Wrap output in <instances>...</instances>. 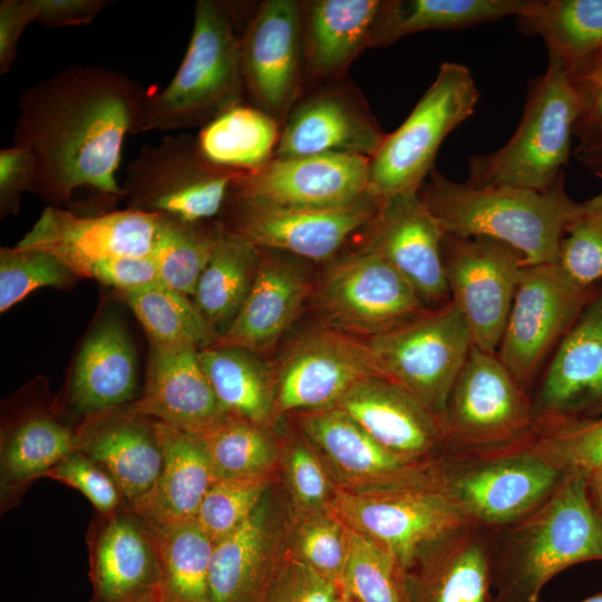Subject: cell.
Returning a JSON list of instances; mask_svg holds the SVG:
<instances>
[{
  "instance_id": "cell-1",
  "label": "cell",
  "mask_w": 602,
  "mask_h": 602,
  "mask_svg": "<svg viewBox=\"0 0 602 602\" xmlns=\"http://www.w3.org/2000/svg\"><path fill=\"white\" fill-rule=\"evenodd\" d=\"M148 93L130 76L71 65L19 96L13 146L35 159L31 193L52 206L87 187L123 200L116 179L125 137L143 132Z\"/></svg>"
},
{
  "instance_id": "cell-2",
  "label": "cell",
  "mask_w": 602,
  "mask_h": 602,
  "mask_svg": "<svg viewBox=\"0 0 602 602\" xmlns=\"http://www.w3.org/2000/svg\"><path fill=\"white\" fill-rule=\"evenodd\" d=\"M420 196L448 235L492 237L518 251L525 265L559 263L561 243L581 211L564 175L547 191L450 181L435 168Z\"/></svg>"
},
{
  "instance_id": "cell-3",
  "label": "cell",
  "mask_w": 602,
  "mask_h": 602,
  "mask_svg": "<svg viewBox=\"0 0 602 602\" xmlns=\"http://www.w3.org/2000/svg\"><path fill=\"white\" fill-rule=\"evenodd\" d=\"M602 561V525L586 496V474H564L532 512L494 532V602H538L550 580Z\"/></svg>"
},
{
  "instance_id": "cell-4",
  "label": "cell",
  "mask_w": 602,
  "mask_h": 602,
  "mask_svg": "<svg viewBox=\"0 0 602 602\" xmlns=\"http://www.w3.org/2000/svg\"><path fill=\"white\" fill-rule=\"evenodd\" d=\"M583 103L584 93L548 57L545 72L528 85L516 130L501 148L469 157L465 184L551 188L569 164L573 126Z\"/></svg>"
},
{
  "instance_id": "cell-5",
  "label": "cell",
  "mask_w": 602,
  "mask_h": 602,
  "mask_svg": "<svg viewBox=\"0 0 602 602\" xmlns=\"http://www.w3.org/2000/svg\"><path fill=\"white\" fill-rule=\"evenodd\" d=\"M244 94L232 11L221 1L198 0L179 68L163 90L147 95L143 132L202 128L241 105Z\"/></svg>"
},
{
  "instance_id": "cell-6",
  "label": "cell",
  "mask_w": 602,
  "mask_h": 602,
  "mask_svg": "<svg viewBox=\"0 0 602 602\" xmlns=\"http://www.w3.org/2000/svg\"><path fill=\"white\" fill-rule=\"evenodd\" d=\"M564 474L521 444L485 453H444L437 482L467 522L497 532L537 507Z\"/></svg>"
},
{
  "instance_id": "cell-7",
  "label": "cell",
  "mask_w": 602,
  "mask_h": 602,
  "mask_svg": "<svg viewBox=\"0 0 602 602\" xmlns=\"http://www.w3.org/2000/svg\"><path fill=\"white\" fill-rule=\"evenodd\" d=\"M479 98L469 69L444 62L405 122L369 159V192L382 201L419 192L447 135L473 115Z\"/></svg>"
},
{
  "instance_id": "cell-8",
  "label": "cell",
  "mask_w": 602,
  "mask_h": 602,
  "mask_svg": "<svg viewBox=\"0 0 602 602\" xmlns=\"http://www.w3.org/2000/svg\"><path fill=\"white\" fill-rule=\"evenodd\" d=\"M365 342L380 373L440 418L474 347L453 300Z\"/></svg>"
},
{
  "instance_id": "cell-9",
  "label": "cell",
  "mask_w": 602,
  "mask_h": 602,
  "mask_svg": "<svg viewBox=\"0 0 602 602\" xmlns=\"http://www.w3.org/2000/svg\"><path fill=\"white\" fill-rule=\"evenodd\" d=\"M445 453L494 452L522 444L533 429L531 395L496 353L473 347L441 416Z\"/></svg>"
},
{
  "instance_id": "cell-10",
  "label": "cell",
  "mask_w": 602,
  "mask_h": 602,
  "mask_svg": "<svg viewBox=\"0 0 602 602\" xmlns=\"http://www.w3.org/2000/svg\"><path fill=\"white\" fill-rule=\"evenodd\" d=\"M242 172L208 162L196 137L181 133L145 144L126 168L123 200L127 208L164 213L190 222L219 214L233 181Z\"/></svg>"
},
{
  "instance_id": "cell-11",
  "label": "cell",
  "mask_w": 602,
  "mask_h": 602,
  "mask_svg": "<svg viewBox=\"0 0 602 602\" xmlns=\"http://www.w3.org/2000/svg\"><path fill=\"white\" fill-rule=\"evenodd\" d=\"M596 287L579 284L559 263L524 265L521 270L496 355L530 395L543 365Z\"/></svg>"
},
{
  "instance_id": "cell-12",
  "label": "cell",
  "mask_w": 602,
  "mask_h": 602,
  "mask_svg": "<svg viewBox=\"0 0 602 602\" xmlns=\"http://www.w3.org/2000/svg\"><path fill=\"white\" fill-rule=\"evenodd\" d=\"M330 509L391 553L400 569L427 544L469 523L439 488L437 460L433 473L419 480L368 493L338 488Z\"/></svg>"
},
{
  "instance_id": "cell-13",
  "label": "cell",
  "mask_w": 602,
  "mask_h": 602,
  "mask_svg": "<svg viewBox=\"0 0 602 602\" xmlns=\"http://www.w3.org/2000/svg\"><path fill=\"white\" fill-rule=\"evenodd\" d=\"M317 300L328 328L366 339L404 326L430 309L394 266L360 250L333 261Z\"/></svg>"
},
{
  "instance_id": "cell-14",
  "label": "cell",
  "mask_w": 602,
  "mask_h": 602,
  "mask_svg": "<svg viewBox=\"0 0 602 602\" xmlns=\"http://www.w3.org/2000/svg\"><path fill=\"white\" fill-rule=\"evenodd\" d=\"M441 252L450 300L463 313L474 347L496 353L525 265L522 254L492 237L448 234Z\"/></svg>"
},
{
  "instance_id": "cell-15",
  "label": "cell",
  "mask_w": 602,
  "mask_h": 602,
  "mask_svg": "<svg viewBox=\"0 0 602 602\" xmlns=\"http://www.w3.org/2000/svg\"><path fill=\"white\" fill-rule=\"evenodd\" d=\"M273 373L276 418L333 408L360 380L382 376L366 342L328 327L297 338Z\"/></svg>"
},
{
  "instance_id": "cell-16",
  "label": "cell",
  "mask_w": 602,
  "mask_h": 602,
  "mask_svg": "<svg viewBox=\"0 0 602 602\" xmlns=\"http://www.w3.org/2000/svg\"><path fill=\"white\" fill-rule=\"evenodd\" d=\"M291 523L287 493L275 482L250 517L214 544L208 602H263L288 557Z\"/></svg>"
},
{
  "instance_id": "cell-17",
  "label": "cell",
  "mask_w": 602,
  "mask_h": 602,
  "mask_svg": "<svg viewBox=\"0 0 602 602\" xmlns=\"http://www.w3.org/2000/svg\"><path fill=\"white\" fill-rule=\"evenodd\" d=\"M380 200L369 194L332 210L287 208L227 195L223 227L262 250L279 251L312 261L332 259L347 239L366 226Z\"/></svg>"
},
{
  "instance_id": "cell-18",
  "label": "cell",
  "mask_w": 602,
  "mask_h": 602,
  "mask_svg": "<svg viewBox=\"0 0 602 602\" xmlns=\"http://www.w3.org/2000/svg\"><path fill=\"white\" fill-rule=\"evenodd\" d=\"M369 159L341 154L273 157L241 173L229 195L287 208L344 207L371 194Z\"/></svg>"
},
{
  "instance_id": "cell-19",
  "label": "cell",
  "mask_w": 602,
  "mask_h": 602,
  "mask_svg": "<svg viewBox=\"0 0 602 602\" xmlns=\"http://www.w3.org/2000/svg\"><path fill=\"white\" fill-rule=\"evenodd\" d=\"M244 90L255 107L278 122L298 99L304 68L301 2H262L241 36Z\"/></svg>"
},
{
  "instance_id": "cell-20",
  "label": "cell",
  "mask_w": 602,
  "mask_h": 602,
  "mask_svg": "<svg viewBox=\"0 0 602 602\" xmlns=\"http://www.w3.org/2000/svg\"><path fill=\"white\" fill-rule=\"evenodd\" d=\"M363 229V243L358 250L375 254L394 266L428 308L450 300L441 252L446 233L419 192L382 200Z\"/></svg>"
},
{
  "instance_id": "cell-21",
  "label": "cell",
  "mask_w": 602,
  "mask_h": 602,
  "mask_svg": "<svg viewBox=\"0 0 602 602\" xmlns=\"http://www.w3.org/2000/svg\"><path fill=\"white\" fill-rule=\"evenodd\" d=\"M157 213L126 208L97 216H78L47 206L29 232L16 244L45 251L76 276L88 278L99 261L151 254Z\"/></svg>"
},
{
  "instance_id": "cell-22",
  "label": "cell",
  "mask_w": 602,
  "mask_h": 602,
  "mask_svg": "<svg viewBox=\"0 0 602 602\" xmlns=\"http://www.w3.org/2000/svg\"><path fill=\"white\" fill-rule=\"evenodd\" d=\"M531 400L534 424L602 415V283L556 346Z\"/></svg>"
},
{
  "instance_id": "cell-23",
  "label": "cell",
  "mask_w": 602,
  "mask_h": 602,
  "mask_svg": "<svg viewBox=\"0 0 602 602\" xmlns=\"http://www.w3.org/2000/svg\"><path fill=\"white\" fill-rule=\"evenodd\" d=\"M300 431L326 462L338 488L368 493L423 479L435 462L411 460L387 449L337 408L295 412Z\"/></svg>"
},
{
  "instance_id": "cell-24",
  "label": "cell",
  "mask_w": 602,
  "mask_h": 602,
  "mask_svg": "<svg viewBox=\"0 0 602 602\" xmlns=\"http://www.w3.org/2000/svg\"><path fill=\"white\" fill-rule=\"evenodd\" d=\"M402 602H494V532L463 524L401 569Z\"/></svg>"
},
{
  "instance_id": "cell-25",
  "label": "cell",
  "mask_w": 602,
  "mask_h": 602,
  "mask_svg": "<svg viewBox=\"0 0 602 602\" xmlns=\"http://www.w3.org/2000/svg\"><path fill=\"white\" fill-rule=\"evenodd\" d=\"M386 136L359 97L333 88L294 105L273 157L341 154L371 158Z\"/></svg>"
},
{
  "instance_id": "cell-26",
  "label": "cell",
  "mask_w": 602,
  "mask_h": 602,
  "mask_svg": "<svg viewBox=\"0 0 602 602\" xmlns=\"http://www.w3.org/2000/svg\"><path fill=\"white\" fill-rule=\"evenodd\" d=\"M380 445L411 460H429L446 450L441 418L382 376L357 382L336 407Z\"/></svg>"
},
{
  "instance_id": "cell-27",
  "label": "cell",
  "mask_w": 602,
  "mask_h": 602,
  "mask_svg": "<svg viewBox=\"0 0 602 602\" xmlns=\"http://www.w3.org/2000/svg\"><path fill=\"white\" fill-rule=\"evenodd\" d=\"M195 348L152 347L142 397L126 409L202 437L230 415L223 409Z\"/></svg>"
},
{
  "instance_id": "cell-28",
  "label": "cell",
  "mask_w": 602,
  "mask_h": 602,
  "mask_svg": "<svg viewBox=\"0 0 602 602\" xmlns=\"http://www.w3.org/2000/svg\"><path fill=\"white\" fill-rule=\"evenodd\" d=\"M91 602H135L159 590L152 531L127 507L100 521L89 535Z\"/></svg>"
},
{
  "instance_id": "cell-29",
  "label": "cell",
  "mask_w": 602,
  "mask_h": 602,
  "mask_svg": "<svg viewBox=\"0 0 602 602\" xmlns=\"http://www.w3.org/2000/svg\"><path fill=\"white\" fill-rule=\"evenodd\" d=\"M88 418L76 431V450L110 476L129 508L153 488L162 470L154 423L127 409Z\"/></svg>"
},
{
  "instance_id": "cell-30",
  "label": "cell",
  "mask_w": 602,
  "mask_h": 602,
  "mask_svg": "<svg viewBox=\"0 0 602 602\" xmlns=\"http://www.w3.org/2000/svg\"><path fill=\"white\" fill-rule=\"evenodd\" d=\"M310 292L309 278L295 260L261 250L259 269L242 307L212 347H241L256 353L272 348L300 314Z\"/></svg>"
},
{
  "instance_id": "cell-31",
  "label": "cell",
  "mask_w": 602,
  "mask_h": 602,
  "mask_svg": "<svg viewBox=\"0 0 602 602\" xmlns=\"http://www.w3.org/2000/svg\"><path fill=\"white\" fill-rule=\"evenodd\" d=\"M163 465L153 488L132 507L147 523L174 524L196 518L217 479L201 437L153 420Z\"/></svg>"
},
{
  "instance_id": "cell-32",
  "label": "cell",
  "mask_w": 602,
  "mask_h": 602,
  "mask_svg": "<svg viewBox=\"0 0 602 602\" xmlns=\"http://www.w3.org/2000/svg\"><path fill=\"white\" fill-rule=\"evenodd\" d=\"M137 392L136 353L125 326L101 319L78 353L69 386V404L87 417L117 409Z\"/></svg>"
},
{
  "instance_id": "cell-33",
  "label": "cell",
  "mask_w": 602,
  "mask_h": 602,
  "mask_svg": "<svg viewBox=\"0 0 602 602\" xmlns=\"http://www.w3.org/2000/svg\"><path fill=\"white\" fill-rule=\"evenodd\" d=\"M381 0L301 2L304 69L315 78L336 77L370 46Z\"/></svg>"
},
{
  "instance_id": "cell-34",
  "label": "cell",
  "mask_w": 602,
  "mask_h": 602,
  "mask_svg": "<svg viewBox=\"0 0 602 602\" xmlns=\"http://www.w3.org/2000/svg\"><path fill=\"white\" fill-rule=\"evenodd\" d=\"M524 33L540 36L571 79L602 50V0H535L515 17Z\"/></svg>"
},
{
  "instance_id": "cell-35",
  "label": "cell",
  "mask_w": 602,
  "mask_h": 602,
  "mask_svg": "<svg viewBox=\"0 0 602 602\" xmlns=\"http://www.w3.org/2000/svg\"><path fill=\"white\" fill-rule=\"evenodd\" d=\"M535 0H388L382 1L369 48L386 47L420 31L457 30L518 17Z\"/></svg>"
},
{
  "instance_id": "cell-36",
  "label": "cell",
  "mask_w": 602,
  "mask_h": 602,
  "mask_svg": "<svg viewBox=\"0 0 602 602\" xmlns=\"http://www.w3.org/2000/svg\"><path fill=\"white\" fill-rule=\"evenodd\" d=\"M198 356L227 415L272 427L276 419L274 373L256 352L241 347H208Z\"/></svg>"
},
{
  "instance_id": "cell-37",
  "label": "cell",
  "mask_w": 602,
  "mask_h": 602,
  "mask_svg": "<svg viewBox=\"0 0 602 602\" xmlns=\"http://www.w3.org/2000/svg\"><path fill=\"white\" fill-rule=\"evenodd\" d=\"M260 260L261 249L220 223L211 256L192 297L219 337L227 330L242 307Z\"/></svg>"
},
{
  "instance_id": "cell-38",
  "label": "cell",
  "mask_w": 602,
  "mask_h": 602,
  "mask_svg": "<svg viewBox=\"0 0 602 602\" xmlns=\"http://www.w3.org/2000/svg\"><path fill=\"white\" fill-rule=\"evenodd\" d=\"M147 524L158 559L161 601L208 602V576L214 543L196 520L174 524Z\"/></svg>"
},
{
  "instance_id": "cell-39",
  "label": "cell",
  "mask_w": 602,
  "mask_h": 602,
  "mask_svg": "<svg viewBox=\"0 0 602 602\" xmlns=\"http://www.w3.org/2000/svg\"><path fill=\"white\" fill-rule=\"evenodd\" d=\"M280 134L275 118L255 106L241 104L202 127L196 139L208 162L243 173L273 158Z\"/></svg>"
},
{
  "instance_id": "cell-40",
  "label": "cell",
  "mask_w": 602,
  "mask_h": 602,
  "mask_svg": "<svg viewBox=\"0 0 602 602\" xmlns=\"http://www.w3.org/2000/svg\"><path fill=\"white\" fill-rule=\"evenodd\" d=\"M119 293L143 326L152 347L203 350L219 338L188 295L163 283Z\"/></svg>"
},
{
  "instance_id": "cell-41",
  "label": "cell",
  "mask_w": 602,
  "mask_h": 602,
  "mask_svg": "<svg viewBox=\"0 0 602 602\" xmlns=\"http://www.w3.org/2000/svg\"><path fill=\"white\" fill-rule=\"evenodd\" d=\"M220 223L190 222L157 213L151 256L161 282L193 297L214 246Z\"/></svg>"
},
{
  "instance_id": "cell-42",
  "label": "cell",
  "mask_w": 602,
  "mask_h": 602,
  "mask_svg": "<svg viewBox=\"0 0 602 602\" xmlns=\"http://www.w3.org/2000/svg\"><path fill=\"white\" fill-rule=\"evenodd\" d=\"M201 439L217 479L273 476L280 469L281 440L271 427L229 416Z\"/></svg>"
},
{
  "instance_id": "cell-43",
  "label": "cell",
  "mask_w": 602,
  "mask_h": 602,
  "mask_svg": "<svg viewBox=\"0 0 602 602\" xmlns=\"http://www.w3.org/2000/svg\"><path fill=\"white\" fill-rule=\"evenodd\" d=\"M76 450V433L49 418L35 417L18 426L1 448L2 493L21 489Z\"/></svg>"
},
{
  "instance_id": "cell-44",
  "label": "cell",
  "mask_w": 602,
  "mask_h": 602,
  "mask_svg": "<svg viewBox=\"0 0 602 602\" xmlns=\"http://www.w3.org/2000/svg\"><path fill=\"white\" fill-rule=\"evenodd\" d=\"M562 474L602 467V415L533 425L521 444Z\"/></svg>"
},
{
  "instance_id": "cell-45",
  "label": "cell",
  "mask_w": 602,
  "mask_h": 602,
  "mask_svg": "<svg viewBox=\"0 0 602 602\" xmlns=\"http://www.w3.org/2000/svg\"><path fill=\"white\" fill-rule=\"evenodd\" d=\"M400 575L401 569L391 553L349 528L339 584L342 593L356 602H402Z\"/></svg>"
},
{
  "instance_id": "cell-46",
  "label": "cell",
  "mask_w": 602,
  "mask_h": 602,
  "mask_svg": "<svg viewBox=\"0 0 602 602\" xmlns=\"http://www.w3.org/2000/svg\"><path fill=\"white\" fill-rule=\"evenodd\" d=\"M279 470L293 516L330 508L338 486L320 453L301 431L281 440Z\"/></svg>"
},
{
  "instance_id": "cell-47",
  "label": "cell",
  "mask_w": 602,
  "mask_h": 602,
  "mask_svg": "<svg viewBox=\"0 0 602 602\" xmlns=\"http://www.w3.org/2000/svg\"><path fill=\"white\" fill-rule=\"evenodd\" d=\"M348 532L330 508L292 515L288 555L339 585L348 553Z\"/></svg>"
},
{
  "instance_id": "cell-48",
  "label": "cell",
  "mask_w": 602,
  "mask_h": 602,
  "mask_svg": "<svg viewBox=\"0 0 602 602\" xmlns=\"http://www.w3.org/2000/svg\"><path fill=\"white\" fill-rule=\"evenodd\" d=\"M276 475L216 479L196 515V522L215 544L239 528L254 512Z\"/></svg>"
},
{
  "instance_id": "cell-49",
  "label": "cell",
  "mask_w": 602,
  "mask_h": 602,
  "mask_svg": "<svg viewBox=\"0 0 602 602\" xmlns=\"http://www.w3.org/2000/svg\"><path fill=\"white\" fill-rule=\"evenodd\" d=\"M76 275L54 255L37 249H0V311L42 287L61 288Z\"/></svg>"
},
{
  "instance_id": "cell-50",
  "label": "cell",
  "mask_w": 602,
  "mask_h": 602,
  "mask_svg": "<svg viewBox=\"0 0 602 602\" xmlns=\"http://www.w3.org/2000/svg\"><path fill=\"white\" fill-rule=\"evenodd\" d=\"M559 264L583 287L602 283V191L581 202L561 243Z\"/></svg>"
},
{
  "instance_id": "cell-51",
  "label": "cell",
  "mask_w": 602,
  "mask_h": 602,
  "mask_svg": "<svg viewBox=\"0 0 602 602\" xmlns=\"http://www.w3.org/2000/svg\"><path fill=\"white\" fill-rule=\"evenodd\" d=\"M43 477L76 488L90 501L103 516H110L126 507L122 494L110 476L78 450L72 452L46 472Z\"/></svg>"
},
{
  "instance_id": "cell-52",
  "label": "cell",
  "mask_w": 602,
  "mask_h": 602,
  "mask_svg": "<svg viewBox=\"0 0 602 602\" xmlns=\"http://www.w3.org/2000/svg\"><path fill=\"white\" fill-rule=\"evenodd\" d=\"M340 586L288 555L263 602H337Z\"/></svg>"
},
{
  "instance_id": "cell-53",
  "label": "cell",
  "mask_w": 602,
  "mask_h": 602,
  "mask_svg": "<svg viewBox=\"0 0 602 602\" xmlns=\"http://www.w3.org/2000/svg\"><path fill=\"white\" fill-rule=\"evenodd\" d=\"M88 278L113 287L118 292L135 291L162 283L151 254L105 259L90 269Z\"/></svg>"
},
{
  "instance_id": "cell-54",
  "label": "cell",
  "mask_w": 602,
  "mask_h": 602,
  "mask_svg": "<svg viewBox=\"0 0 602 602\" xmlns=\"http://www.w3.org/2000/svg\"><path fill=\"white\" fill-rule=\"evenodd\" d=\"M35 175V159L27 149L12 146L0 151L1 217L18 212L21 195L32 190Z\"/></svg>"
},
{
  "instance_id": "cell-55",
  "label": "cell",
  "mask_w": 602,
  "mask_h": 602,
  "mask_svg": "<svg viewBox=\"0 0 602 602\" xmlns=\"http://www.w3.org/2000/svg\"><path fill=\"white\" fill-rule=\"evenodd\" d=\"M36 0L0 2V74H7L17 57V47L26 27L36 21Z\"/></svg>"
},
{
  "instance_id": "cell-56",
  "label": "cell",
  "mask_w": 602,
  "mask_h": 602,
  "mask_svg": "<svg viewBox=\"0 0 602 602\" xmlns=\"http://www.w3.org/2000/svg\"><path fill=\"white\" fill-rule=\"evenodd\" d=\"M110 3L109 0H36V21L48 28L87 25Z\"/></svg>"
},
{
  "instance_id": "cell-57",
  "label": "cell",
  "mask_w": 602,
  "mask_h": 602,
  "mask_svg": "<svg viewBox=\"0 0 602 602\" xmlns=\"http://www.w3.org/2000/svg\"><path fill=\"white\" fill-rule=\"evenodd\" d=\"M583 93V107L573 126L579 140L602 134V82Z\"/></svg>"
},
{
  "instance_id": "cell-58",
  "label": "cell",
  "mask_w": 602,
  "mask_h": 602,
  "mask_svg": "<svg viewBox=\"0 0 602 602\" xmlns=\"http://www.w3.org/2000/svg\"><path fill=\"white\" fill-rule=\"evenodd\" d=\"M574 155L589 172L602 179V134L579 140Z\"/></svg>"
},
{
  "instance_id": "cell-59",
  "label": "cell",
  "mask_w": 602,
  "mask_h": 602,
  "mask_svg": "<svg viewBox=\"0 0 602 602\" xmlns=\"http://www.w3.org/2000/svg\"><path fill=\"white\" fill-rule=\"evenodd\" d=\"M586 496L595 517L602 525V467L586 474Z\"/></svg>"
},
{
  "instance_id": "cell-60",
  "label": "cell",
  "mask_w": 602,
  "mask_h": 602,
  "mask_svg": "<svg viewBox=\"0 0 602 602\" xmlns=\"http://www.w3.org/2000/svg\"><path fill=\"white\" fill-rule=\"evenodd\" d=\"M572 81L582 90L586 91L602 82V50L589 65V67Z\"/></svg>"
},
{
  "instance_id": "cell-61",
  "label": "cell",
  "mask_w": 602,
  "mask_h": 602,
  "mask_svg": "<svg viewBox=\"0 0 602 602\" xmlns=\"http://www.w3.org/2000/svg\"><path fill=\"white\" fill-rule=\"evenodd\" d=\"M135 602H159V590L156 592H153Z\"/></svg>"
},
{
  "instance_id": "cell-62",
  "label": "cell",
  "mask_w": 602,
  "mask_h": 602,
  "mask_svg": "<svg viewBox=\"0 0 602 602\" xmlns=\"http://www.w3.org/2000/svg\"><path fill=\"white\" fill-rule=\"evenodd\" d=\"M580 602H602V593H596L594 595H591Z\"/></svg>"
},
{
  "instance_id": "cell-63",
  "label": "cell",
  "mask_w": 602,
  "mask_h": 602,
  "mask_svg": "<svg viewBox=\"0 0 602 602\" xmlns=\"http://www.w3.org/2000/svg\"><path fill=\"white\" fill-rule=\"evenodd\" d=\"M337 602H356V601L341 592V594H340L339 599L337 600Z\"/></svg>"
},
{
  "instance_id": "cell-64",
  "label": "cell",
  "mask_w": 602,
  "mask_h": 602,
  "mask_svg": "<svg viewBox=\"0 0 602 602\" xmlns=\"http://www.w3.org/2000/svg\"><path fill=\"white\" fill-rule=\"evenodd\" d=\"M159 602H162V601H161V598H159Z\"/></svg>"
}]
</instances>
